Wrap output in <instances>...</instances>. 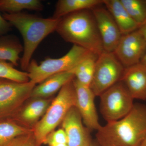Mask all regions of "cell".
I'll return each instance as SVG.
<instances>
[{
	"label": "cell",
	"instance_id": "ffe728a7",
	"mask_svg": "<svg viewBox=\"0 0 146 146\" xmlns=\"http://www.w3.org/2000/svg\"><path fill=\"white\" fill-rule=\"evenodd\" d=\"M33 131L10 119L0 120V146H6L14 138Z\"/></svg>",
	"mask_w": 146,
	"mask_h": 146
},
{
	"label": "cell",
	"instance_id": "9c48e42d",
	"mask_svg": "<svg viewBox=\"0 0 146 146\" xmlns=\"http://www.w3.org/2000/svg\"><path fill=\"white\" fill-rule=\"evenodd\" d=\"M146 50V42L138 29L123 35L115 54L125 68L140 63Z\"/></svg>",
	"mask_w": 146,
	"mask_h": 146
},
{
	"label": "cell",
	"instance_id": "5bb4252c",
	"mask_svg": "<svg viewBox=\"0 0 146 146\" xmlns=\"http://www.w3.org/2000/svg\"><path fill=\"white\" fill-rule=\"evenodd\" d=\"M120 81L133 99L146 100V65L140 62L125 68Z\"/></svg>",
	"mask_w": 146,
	"mask_h": 146
},
{
	"label": "cell",
	"instance_id": "ac0fdd59",
	"mask_svg": "<svg viewBox=\"0 0 146 146\" xmlns=\"http://www.w3.org/2000/svg\"><path fill=\"white\" fill-rule=\"evenodd\" d=\"M24 47L15 36H0V59L8 60L14 66L18 65L20 54L23 52Z\"/></svg>",
	"mask_w": 146,
	"mask_h": 146
},
{
	"label": "cell",
	"instance_id": "d4e9b609",
	"mask_svg": "<svg viewBox=\"0 0 146 146\" xmlns=\"http://www.w3.org/2000/svg\"><path fill=\"white\" fill-rule=\"evenodd\" d=\"M6 146H38L33 131L18 136L13 139Z\"/></svg>",
	"mask_w": 146,
	"mask_h": 146
},
{
	"label": "cell",
	"instance_id": "2e32d148",
	"mask_svg": "<svg viewBox=\"0 0 146 146\" xmlns=\"http://www.w3.org/2000/svg\"><path fill=\"white\" fill-rule=\"evenodd\" d=\"M103 4L117 23L121 34H127L138 29L139 25L125 10L120 0H104Z\"/></svg>",
	"mask_w": 146,
	"mask_h": 146
},
{
	"label": "cell",
	"instance_id": "484cf974",
	"mask_svg": "<svg viewBox=\"0 0 146 146\" xmlns=\"http://www.w3.org/2000/svg\"><path fill=\"white\" fill-rule=\"evenodd\" d=\"M11 26L10 23L0 14V36L7 33L11 29Z\"/></svg>",
	"mask_w": 146,
	"mask_h": 146
},
{
	"label": "cell",
	"instance_id": "cb8c5ba5",
	"mask_svg": "<svg viewBox=\"0 0 146 146\" xmlns=\"http://www.w3.org/2000/svg\"><path fill=\"white\" fill-rule=\"evenodd\" d=\"M67 135L65 131L61 128L50 133L45 138L44 144L49 146H52L57 144H67Z\"/></svg>",
	"mask_w": 146,
	"mask_h": 146
},
{
	"label": "cell",
	"instance_id": "7c38bea8",
	"mask_svg": "<svg viewBox=\"0 0 146 146\" xmlns=\"http://www.w3.org/2000/svg\"><path fill=\"white\" fill-rule=\"evenodd\" d=\"M65 131L68 146H90L93 141L89 129L83 125L80 114L75 106L72 108L62 123Z\"/></svg>",
	"mask_w": 146,
	"mask_h": 146
},
{
	"label": "cell",
	"instance_id": "4fadbf2b",
	"mask_svg": "<svg viewBox=\"0 0 146 146\" xmlns=\"http://www.w3.org/2000/svg\"><path fill=\"white\" fill-rule=\"evenodd\" d=\"M32 99V98H31ZM28 103L20 108L9 119L21 125L33 129L45 115L52 102L48 99H32Z\"/></svg>",
	"mask_w": 146,
	"mask_h": 146
},
{
	"label": "cell",
	"instance_id": "ba28073f",
	"mask_svg": "<svg viewBox=\"0 0 146 146\" xmlns=\"http://www.w3.org/2000/svg\"><path fill=\"white\" fill-rule=\"evenodd\" d=\"M36 84L31 81L22 83L0 79V120L15 114L30 98Z\"/></svg>",
	"mask_w": 146,
	"mask_h": 146
},
{
	"label": "cell",
	"instance_id": "277c9868",
	"mask_svg": "<svg viewBox=\"0 0 146 146\" xmlns=\"http://www.w3.org/2000/svg\"><path fill=\"white\" fill-rule=\"evenodd\" d=\"M73 79L60 89L45 115L33 129L38 146L44 144L46 136L61 124L70 110L75 106L76 91Z\"/></svg>",
	"mask_w": 146,
	"mask_h": 146
},
{
	"label": "cell",
	"instance_id": "6da1fadb",
	"mask_svg": "<svg viewBox=\"0 0 146 146\" xmlns=\"http://www.w3.org/2000/svg\"><path fill=\"white\" fill-rule=\"evenodd\" d=\"M96 136L99 146H140L146 136V106L134 103L124 117L101 125Z\"/></svg>",
	"mask_w": 146,
	"mask_h": 146
},
{
	"label": "cell",
	"instance_id": "83f0119b",
	"mask_svg": "<svg viewBox=\"0 0 146 146\" xmlns=\"http://www.w3.org/2000/svg\"><path fill=\"white\" fill-rule=\"evenodd\" d=\"M141 63L144 65H146V50L145 54H144L141 60Z\"/></svg>",
	"mask_w": 146,
	"mask_h": 146
},
{
	"label": "cell",
	"instance_id": "4dcf8cb0",
	"mask_svg": "<svg viewBox=\"0 0 146 146\" xmlns=\"http://www.w3.org/2000/svg\"><path fill=\"white\" fill-rule=\"evenodd\" d=\"M52 146H68V145H67V144H60L54 145H53Z\"/></svg>",
	"mask_w": 146,
	"mask_h": 146
},
{
	"label": "cell",
	"instance_id": "3957f363",
	"mask_svg": "<svg viewBox=\"0 0 146 146\" xmlns=\"http://www.w3.org/2000/svg\"><path fill=\"white\" fill-rule=\"evenodd\" d=\"M3 17L19 31L24 41L21 67L27 70L36 49L49 35L55 31L60 18H43L33 14L5 13Z\"/></svg>",
	"mask_w": 146,
	"mask_h": 146
},
{
	"label": "cell",
	"instance_id": "603a6c76",
	"mask_svg": "<svg viewBox=\"0 0 146 146\" xmlns=\"http://www.w3.org/2000/svg\"><path fill=\"white\" fill-rule=\"evenodd\" d=\"M13 66L11 63L0 59V79L22 83L30 81L28 73L18 70Z\"/></svg>",
	"mask_w": 146,
	"mask_h": 146
},
{
	"label": "cell",
	"instance_id": "8992f818",
	"mask_svg": "<svg viewBox=\"0 0 146 146\" xmlns=\"http://www.w3.org/2000/svg\"><path fill=\"white\" fill-rule=\"evenodd\" d=\"M100 111L108 122L124 117L132 109L133 99L122 82L120 81L100 96Z\"/></svg>",
	"mask_w": 146,
	"mask_h": 146
},
{
	"label": "cell",
	"instance_id": "1f68e13d",
	"mask_svg": "<svg viewBox=\"0 0 146 146\" xmlns=\"http://www.w3.org/2000/svg\"><path fill=\"white\" fill-rule=\"evenodd\" d=\"M145 2L146 4V0H145Z\"/></svg>",
	"mask_w": 146,
	"mask_h": 146
},
{
	"label": "cell",
	"instance_id": "8fae6325",
	"mask_svg": "<svg viewBox=\"0 0 146 146\" xmlns=\"http://www.w3.org/2000/svg\"><path fill=\"white\" fill-rule=\"evenodd\" d=\"M73 83L76 91L75 107L81 115L84 123L91 131L98 130L101 125L95 105L96 96L90 87L82 85L75 78Z\"/></svg>",
	"mask_w": 146,
	"mask_h": 146
},
{
	"label": "cell",
	"instance_id": "52a82bcc",
	"mask_svg": "<svg viewBox=\"0 0 146 146\" xmlns=\"http://www.w3.org/2000/svg\"><path fill=\"white\" fill-rule=\"evenodd\" d=\"M124 69L115 53L104 51L98 55L90 87L96 96L120 81Z\"/></svg>",
	"mask_w": 146,
	"mask_h": 146
},
{
	"label": "cell",
	"instance_id": "9a60e30c",
	"mask_svg": "<svg viewBox=\"0 0 146 146\" xmlns=\"http://www.w3.org/2000/svg\"><path fill=\"white\" fill-rule=\"evenodd\" d=\"M74 78L72 70L55 74L35 86L30 98L47 99L59 91L66 84Z\"/></svg>",
	"mask_w": 146,
	"mask_h": 146
},
{
	"label": "cell",
	"instance_id": "f1b7e54d",
	"mask_svg": "<svg viewBox=\"0 0 146 146\" xmlns=\"http://www.w3.org/2000/svg\"><path fill=\"white\" fill-rule=\"evenodd\" d=\"M140 146H146V136L143 141H142Z\"/></svg>",
	"mask_w": 146,
	"mask_h": 146
},
{
	"label": "cell",
	"instance_id": "e0dca14e",
	"mask_svg": "<svg viewBox=\"0 0 146 146\" xmlns=\"http://www.w3.org/2000/svg\"><path fill=\"white\" fill-rule=\"evenodd\" d=\"M104 0H59L55 6L53 18L59 19L70 13L91 10L103 4Z\"/></svg>",
	"mask_w": 146,
	"mask_h": 146
},
{
	"label": "cell",
	"instance_id": "5b68a950",
	"mask_svg": "<svg viewBox=\"0 0 146 146\" xmlns=\"http://www.w3.org/2000/svg\"><path fill=\"white\" fill-rule=\"evenodd\" d=\"M90 52L84 48L73 45L67 53L59 58H47L39 64L32 59L27 70L30 81L39 84L55 74L72 70Z\"/></svg>",
	"mask_w": 146,
	"mask_h": 146
},
{
	"label": "cell",
	"instance_id": "44dd1931",
	"mask_svg": "<svg viewBox=\"0 0 146 146\" xmlns=\"http://www.w3.org/2000/svg\"><path fill=\"white\" fill-rule=\"evenodd\" d=\"M44 8L39 0H0V10L7 13H21L24 10L40 11Z\"/></svg>",
	"mask_w": 146,
	"mask_h": 146
},
{
	"label": "cell",
	"instance_id": "7a4b0ae2",
	"mask_svg": "<svg viewBox=\"0 0 146 146\" xmlns=\"http://www.w3.org/2000/svg\"><path fill=\"white\" fill-rule=\"evenodd\" d=\"M55 31L65 41L99 55L104 51L91 10L70 13L59 20Z\"/></svg>",
	"mask_w": 146,
	"mask_h": 146
},
{
	"label": "cell",
	"instance_id": "4316f807",
	"mask_svg": "<svg viewBox=\"0 0 146 146\" xmlns=\"http://www.w3.org/2000/svg\"><path fill=\"white\" fill-rule=\"evenodd\" d=\"M146 42V21L138 29Z\"/></svg>",
	"mask_w": 146,
	"mask_h": 146
},
{
	"label": "cell",
	"instance_id": "7402d4cb",
	"mask_svg": "<svg viewBox=\"0 0 146 146\" xmlns=\"http://www.w3.org/2000/svg\"><path fill=\"white\" fill-rule=\"evenodd\" d=\"M129 16L139 25L146 21V4L143 0H120Z\"/></svg>",
	"mask_w": 146,
	"mask_h": 146
},
{
	"label": "cell",
	"instance_id": "30bf717a",
	"mask_svg": "<svg viewBox=\"0 0 146 146\" xmlns=\"http://www.w3.org/2000/svg\"><path fill=\"white\" fill-rule=\"evenodd\" d=\"M104 51L115 52L122 34L109 11L106 8L97 6L91 9Z\"/></svg>",
	"mask_w": 146,
	"mask_h": 146
},
{
	"label": "cell",
	"instance_id": "f546056e",
	"mask_svg": "<svg viewBox=\"0 0 146 146\" xmlns=\"http://www.w3.org/2000/svg\"><path fill=\"white\" fill-rule=\"evenodd\" d=\"M90 146H99L96 141H93Z\"/></svg>",
	"mask_w": 146,
	"mask_h": 146
},
{
	"label": "cell",
	"instance_id": "d6986e66",
	"mask_svg": "<svg viewBox=\"0 0 146 146\" xmlns=\"http://www.w3.org/2000/svg\"><path fill=\"white\" fill-rule=\"evenodd\" d=\"M98 56L90 52L72 70L74 78L82 85L90 87Z\"/></svg>",
	"mask_w": 146,
	"mask_h": 146
}]
</instances>
